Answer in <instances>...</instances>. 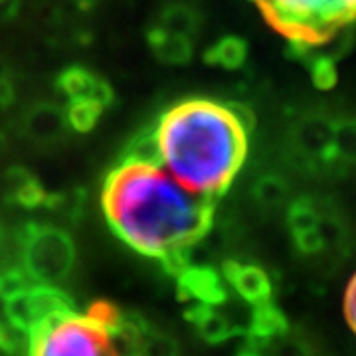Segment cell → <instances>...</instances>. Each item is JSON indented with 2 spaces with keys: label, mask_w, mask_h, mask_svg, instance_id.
Listing matches in <instances>:
<instances>
[{
  "label": "cell",
  "mask_w": 356,
  "mask_h": 356,
  "mask_svg": "<svg viewBox=\"0 0 356 356\" xmlns=\"http://www.w3.org/2000/svg\"><path fill=\"white\" fill-rule=\"evenodd\" d=\"M103 214L135 252L161 259L168 271L188 267V252L212 228L214 198L188 191L163 165L121 161L102 191Z\"/></svg>",
  "instance_id": "cell-1"
},
{
  "label": "cell",
  "mask_w": 356,
  "mask_h": 356,
  "mask_svg": "<svg viewBox=\"0 0 356 356\" xmlns=\"http://www.w3.org/2000/svg\"><path fill=\"white\" fill-rule=\"evenodd\" d=\"M154 129L163 166L196 194L220 198L245 163L250 131L228 103L184 99L166 109Z\"/></svg>",
  "instance_id": "cell-2"
},
{
  "label": "cell",
  "mask_w": 356,
  "mask_h": 356,
  "mask_svg": "<svg viewBox=\"0 0 356 356\" xmlns=\"http://www.w3.org/2000/svg\"><path fill=\"white\" fill-rule=\"evenodd\" d=\"M28 356H145V348L129 323L115 329L67 307L30 331Z\"/></svg>",
  "instance_id": "cell-3"
},
{
  "label": "cell",
  "mask_w": 356,
  "mask_h": 356,
  "mask_svg": "<svg viewBox=\"0 0 356 356\" xmlns=\"http://www.w3.org/2000/svg\"><path fill=\"white\" fill-rule=\"evenodd\" d=\"M291 48H318L356 22V0H252Z\"/></svg>",
  "instance_id": "cell-4"
},
{
  "label": "cell",
  "mask_w": 356,
  "mask_h": 356,
  "mask_svg": "<svg viewBox=\"0 0 356 356\" xmlns=\"http://www.w3.org/2000/svg\"><path fill=\"white\" fill-rule=\"evenodd\" d=\"M26 277L51 285L72 271L76 248L64 229L42 224H28L20 236Z\"/></svg>",
  "instance_id": "cell-5"
},
{
  "label": "cell",
  "mask_w": 356,
  "mask_h": 356,
  "mask_svg": "<svg viewBox=\"0 0 356 356\" xmlns=\"http://www.w3.org/2000/svg\"><path fill=\"white\" fill-rule=\"evenodd\" d=\"M332 137L334 119L325 113H309L293 125V151L307 166L334 168Z\"/></svg>",
  "instance_id": "cell-6"
},
{
  "label": "cell",
  "mask_w": 356,
  "mask_h": 356,
  "mask_svg": "<svg viewBox=\"0 0 356 356\" xmlns=\"http://www.w3.org/2000/svg\"><path fill=\"white\" fill-rule=\"evenodd\" d=\"M224 275L229 285L242 295L252 305H261L271 297V281L267 273L255 264H242V261H226Z\"/></svg>",
  "instance_id": "cell-7"
},
{
  "label": "cell",
  "mask_w": 356,
  "mask_h": 356,
  "mask_svg": "<svg viewBox=\"0 0 356 356\" xmlns=\"http://www.w3.org/2000/svg\"><path fill=\"white\" fill-rule=\"evenodd\" d=\"M65 131H67L65 113L51 103L34 105L24 117V133L40 145L56 143L64 137Z\"/></svg>",
  "instance_id": "cell-8"
},
{
  "label": "cell",
  "mask_w": 356,
  "mask_h": 356,
  "mask_svg": "<svg viewBox=\"0 0 356 356\" xmlns=\"http://www.w3.org/2000/svg\"><path fill=\"white\" fill-rule=\"evenodd\" d=\"M4 191L10 202L22 208L34 210L46 202L48 192L40 184V180L24 166H10L4 172Z\"/></svg>",
  "instance_id": "cell-9"
},
{
  "label": "cell",
  "mask_w": 356,
  "mask_h": 356,
  "mask_svg": "<svg viewBox=\"0 0 356 356\" xmlns=\"http://www.w3.org/2000/svg\"><path fill=\"white\" fill-rule=\"evenodd\" d=\"M147 42H149V48L154 54V58L161 60L163 64L184 65L192 60L194 48H192L188 36L172 34L159 26H153L147 32Z\"/></svg>",
  "instance_id": "cell-10"
},
{
  "label": "cell",
  "mask_w": 356,
  "mask_h": 356,
  "mask_svg": "<svg viewBox=\"0 0 356 356\" xmlns=\"http://www.w3.org/2000/svg\"><path fill=\"white\" fill-rule=\"evenodd\" d=\"M180 289L194 295L206 303H220L226 299V289L222 280L212 267H184L180 273Z\"/></svg>",
  "instance_id": "cell-11"
},
{
  "label": "cell",
  "mask_w": 356,
  "mask_h": 356,
  "mask_svg": "<svg viewBox=\"0 0 356 356\" xmlns=\"http://www.w3.org/2000/svg\"><path fill=\"white\" fill-rule=\"evenodd\" d=\"M248 60V42L240 36H224L204 54L208 65H220L224 70H240Z\"/></svg>",
  "instance_id": "cell-12"
},
{
  "label": "cell",
  "mask_w": 356,
  "mask_h": 356,
  "mask_svg": "<svg viewBox=\"0 0 356 356\" xmlns=\"http://www.w3.org/2000/svg\"><path fill=\"white\" fill-rule=\"evenodd\" d=\"M250 332L257 341H273L287 332V318L277 307L266 301L261 305H255Z\"/></svg>",
  "instance_id": "cell-13"
},
{
  "label": "cell",
  "mask_w": 356,
  "mask_h": 356,
  "mask_svg": "<svg viewBox=\"0 0 356 356\" xmlns=\"http://www.w3.org/2000/svg\"><path fill=\"white\" fill-rule=\"evenodd\" d=\"M315 48H291V54L295 58L303 60L309 65L311 72V79L318 89H332L339 81V72H337V64L331 56L327 54H313Z\"/></svg>",
  "instance_id": "cell-14"
},
{
  "label": "cell",
  "mask_w": 356,
  "mask_h": 356,
  "mask_svg": "<svg viewBox=\"0 0 356 356\" xmlns=\"http://www.w3.org/2000/svg\"><path fill=\"white\" fill-rule=\"evenodd\" d=\"M159 28H163L166 32H172V34H180V36H188L198 30L200 26V16L198 13L184 4V2H172L163 8V13L159 16Z\"/></svg>",
  "instance_id": "cell-15"
},
{
  "label": "cell",
  "mask_w": 356,
  "mask_h": 356,
  "mask_svg": "<svg viewBox=\"0 0 356 356\" xmlns=\"http://www.w3.org/2000/svg\"><path fill=\"white\" fill-rule=\"evenodd\" d=\"M332 153L337 166H356V117L334 119Z\"/></svg>",
  "instance_id": "cell-16"
},
{
  "label": "cell",
  "mask_w": 356,
  "mask_h": 356,
  "mask_svg": "<svg viewBox=\"0 0 356 356\" xmlns=\"http://www.w3.org/2000/svg\"><path fill=\"white\" fill-rule=\"evenodd\" d=\"M97 79L99 77L95 76L93 72H89L88 67L72 65V67H65L64 72L58 76L56 86L70 99H89Z\"/></svg>",
  "instance_id": "cell-17"
},
{
  "label": "cell",
  "mask_w": 356,
  "mask_h": 356,
  "mask_svg": "<svg viewBox=\"0 0 356 356\" xmlns=\"http://www.w3.org/2000/svg\"><path fill=\"white\" fill-rule=\"evenodd\" d=\"M123 161H135V163H147V165H163L156 129H143L140 133H137L133 139L129 140V145L125 147V153H123Z\"/></svg>",
  "instance_id": "cell-18"
},
{
  "label": "cell",
  "mask_w": 356,
  "mask_h": 356,
  "mask_svg": "<svg viewBox=\"0 0 356 356\" xmlns=\"http://www.w3.org/2000/svg\"><path fill=\"white\" fill-rule=\"evenodd\" d=\"M252 194H254V198L261 206H266V208H277V206H281V204L287 200V196H289V184H287V180L281 177V175L267 172V175H261V177L255 180Z\"/></svg>",
  "instance_id": "cell-19"
},
{
  "label": "cell",
  "mask_w": 356,
  "mask_h": 356,
  "mask_svg": "<svg viewBox=\"0 0 356 356\" xmlns=\"http://www.w3.org/2000/svg\"><path fill=\"white\" fill-rule=\"evenodd\" d=\"M103 113V107L93 99H70L65 119L67 127H72L76 133H89L95 127Z\"/></svg>",
  "instance_id": "cell-20"
},
{
  "label": "cell",
  "mask_w": 356,
  "mask_h": 356,
  "mask_svg": "<svg viewBox=\"0 0 356 356\" xmlns=\"http://www.w3.org/2000/svg\"><path fill=\"white\" fill-rule=\"evenodd\" d=\"M323 220V218H321ZM293 236V245L297 248V252L303 255H317L323 250H327V242L323 238V232H321V224L317 228L303 229V232H297L291 234Z\"/></svg>",
  "instance_id": "cell-21"
},
{
  "label": "cell",
  "mask_w": 356,
  "mask_h": 356,
  "mask_svg": "<svg viewBox=\"0 0 356 356\" xmlns=\"http://www.w3.org/2000/svg\"><path fill=\"white\" fill-rule=\"evenodd\" d=\"M86 313H88L91 318H95V321H99L103 325H107V327H115V329H117V327L123 325L121 311L115 305H111L109 301H93V303L88 307Z\"/></svg>",
  "instance_id": "cell-22"
},
{
  "label": "cell",
  "mask_w": 356,
  "mask_h": 356,
  "mask_svg": "<svg viewBox=\"0 0 356 356\" xmlns=\"http://www.w3.org/2000/svg\"><path fill=\"white\" fill-rule=\"evenodd\" d=\"M344 317L356 334V273L344 293Z\"/></svg>",
  "instance_id": "cell-23"
},
{
  "label": "cell",
  "mask_w": 356,
  "mask_h": 356,
  "mask_svg": "<svg viewBox=\"0 0 356 356\" xmlns=\"http://www.w3.org/2000/svg\"><path fill=\"white\" fill-rule=\"evenodd\" d=\"M228 107L232 109V113L238 117V121L242 123L243 127L248 129L252 133V129L255 127V115L254 111L245 105V103H238V102H229Z\"/></svg>",
  "instance_id": "cell-24"
},
{
  "label": "cell",
  "mask_w": 356,
  "mask_h": 356,
  "mask_svg": "<svg viewBox=\"0 0 356 356\" xmlns=\"http://www.w3.org/2000/svg\"><path fill=\"white\" fill-rule=\"evenodd\" d=\"M14 102V88L10 79L0 74V107H8Z\"/></svg>",
  "instance_id": "cell-25"
},
{
  "label": "cell",
  "mask_w": 356,
  "mask_h": 356,
  "mask_svg": "<svg viewBox=\"0 0 356 356\" xmlns=\"http://www.w3.org/2000/svg\"><path fill=\"white\" fill-rule=\"evenodd\" d=\"M20 0H0V20H10L18 13Z\"/></svg>",
  "instance_id": "cell-26"
},
{
  "label": "cell",
  "mask_w": 356,
  "mask_h": 356,
  "mask_svg": "<svg viewBox=\"0 0 356 356\" xmlns=\"http://www.w3.org/2000/svg\"><path fill=\"white\" fill-rule=\"evenodd\" d=\"M4 149H6V137L0 133V154L4 153Z\"/></svg>",
  "instance_id": "cell-27"
},
{
  "label": "cell",
  "mask_w": 356,
  "mask_h": 356,
  "mask_svg": "<svg viewBox=\"0 0 356 356\" xmlns=\"http://www.w3.org/2000/svg\"><path fill=\"white\" fill-rule=\"evenodd\" d=\"M4 242V228H2V224H0V245Z\"/></svg>",
  "instance_id": "cell-28"
}]
</instances>
